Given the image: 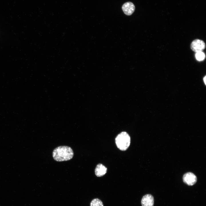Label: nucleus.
Returning <instances> with one entry per match:
<instances>
[{
    "mask_svg": "<svg viewBox=\"0 0 206 206\" xmlns=\"http://www.w3.org/2000/svg\"><path fill=\"white\" fill-rule=\"evenodd\" d=\"M72 148L68 146H60L55 148L52 152L54 159L56 161L62 162L69 160L74 156Z\"/></svg>",
    "mask_w": 206,
    "mask_h": 206,
    "instance_id": "1",
    "label": "nucleus"
},
{
    "mask_svg": "<svg viewBox=\"0 0 206 206\" xmlns=\"http://www.w3.org/2000/svg\"><path fill=\"white\" fill-rule=\"evenodd\" d=\"M115 140L116 145L118 149L122 151H125L130 145V138L126 132H123L117 136Z\"/></svg>",
    "mask_w": 206,
    "mask_h": 206,
    "instance_id": "2",
    "label": "nucleus"
},
{
    "mask_svg": "<svg viewBox=\"0 0 206 206\" xmlns=\"http://www.w3.org/2000/svg\"><path fill=\"white\" fill-rule=\"evenodd\" d=\"M191 49L196 53L202 52L205 47L204 42L201 39H196L194 40L190 45Z\"/></svg>",
    "mask_w": 206,
    "mask_h": 206,
    "instance_id": "3",
    "label": "nucleus"
},
{
    "mask_svg": "<svg viewBox=\"0 0 206 206\" xmlns=\"http://www.w3.org/2000/svg\"><path fill=\"white\" fill-rule=\"evenodd\" d=\"M184 182L188 185H193L197 182V178L195 175L191 172H188L183 176Z\"/></svg>",
    "mask_w": 206,
    "mask_h": 206,
    "instance_id": "4",
    "label": "nucleus"
},
{
    "mask_svg": "<svg viewBox=\"0 0 206 206\" xmlns=\"http://www.w3.org/2000/svg\"><path fill=\"white\" fill-rule=\"evenodd\" d=\"M122 9L124 13L128 15H132L135 10L134 4L130 2L125 3L122 6Z\"/></svg>",
    "mask_w": 206,
    "mask_h": 206,
    "instance_id": "5",
    "label": "nucleus"
},
{
    "mask_svg": "<svg viewBox=\"0 0 206 206\" xmlns=\"http://www.w3.org/2000/svg\"><path fill=\"white\" fill-rule=\"evenodd\" d=\"M154 199L150 194H146L143 196L141 201L142 206H153Z\"/></svg>",
    "mask_w": 206,
    "mask_h": 206,
    "instance_id": "6",
    "label": "nucleus"
},
{
    "mask_svg": "<svg viewBox=\"0 0 206 206\" xmlns=\"http://www.w3.org/2000/svg\"><path fill=\"white\" fill-rule=\"evenodd\" d=\"M107 168L101 164H98L95 170V175L98 177L104 176L106 173Z\"/></svg>",
    "mask_w": 206,
    "mask_h": 206,
    "instance_id": "7",
    "label": "nucleus"
},
{
    "mask_svg": "<svg viewBox=\"0 0 206 206\" xmlns=\"http://www.w3.org/2000/svg\"><path fill=\"white\" fill-rule=\"evenodd\" d=\"M90 206H104L102 201L100 199L96 198L92 200L90 203Z\"/></svg>",
    "mask_w": 206,
    "mask_h": 206,
    "instance_id": "8",
    "label": "nucleus"
},
{
    "mask_svg": "<svg viewBox=\"0 0 206 206\" xmlns=\"http://www.w3.org/2000/svg\"><path fill=\"white\" fill-rule=\"evenodd\" d=\"M196 59L199 61L203 60L205 57V54L202 52H197L195 54Z\"/></svg>",
    "mask_w": 206,
    "mask_h": 206,
    "instance_id": "9",
    "label": "nucleus"
},
{
    "mask_svg": "<svg viewBox=\"0 0 206 206\" xmlns=\"http://www.w3.org/2000/svg\"><path fill=\"white\" fill-rule=\"evenodd\" d=\"M204 82L206 84V76H205L203 78Z\"/></svg>",
    "mask_w": 206,
    "mask_h": 206,
    "instance_id": "10",
    "label": "nucleus"
}]
</instances>
